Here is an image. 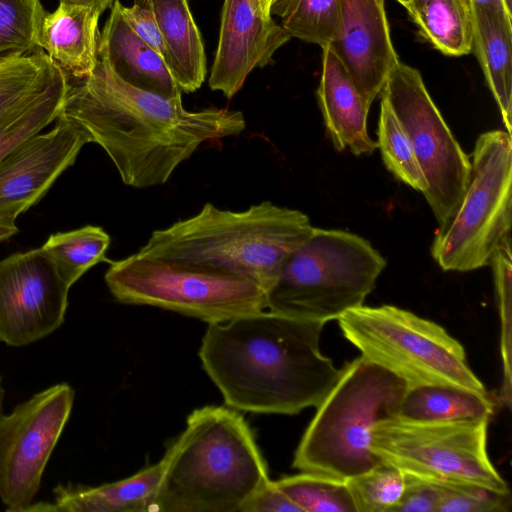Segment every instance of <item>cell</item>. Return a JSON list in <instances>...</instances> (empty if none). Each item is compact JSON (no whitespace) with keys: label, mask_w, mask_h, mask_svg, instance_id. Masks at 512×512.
I'll list each match as a JSON object with an SVG mask.
<instances>
[{"label":"cell","mask_w":512,"mask_h":512,"mask_svg":"<svg viewBox=\"0 0 512 512\" xmlns=\"http://www.w3.org/2000/svg\"><path fill=\"white\" fill-rule=\"evenodd\" d=\"M290 38L264 13L259 0H224L209 87L231 99L249 73L270 64Z\"/></svg>","instance_id":"obj_16"},{"label":"cell","mask_w":512,"mask_h":512,"mask_svg":"<svg viewBox=\"0 0 512 512\" xmlns=\"http://www.w3.org/2000/svg\"><path fill=\"white\" fill-rule=\"evenodd\" d=\"M154 14L166 49L165 62L182 92L201 87L206 56L188 0H134Z\"/></svg>","instance_id":"obj_21"},{"label":"cell","mask_w":512,"mask_h":512,"mask_svg":"<svg viewBox=\"0 0 512 512\" xmlns=\"http://www.w3.org/2000/svg\"><path fill=\"white\" fill-rule=\"evenodd\" d=\"M103 12L94 5L59 1L45 13L39 48L71 78L90 75L98 61V22Z\"/></svg>","instance_id":"obj_19"},{"label":"cell","mask_w":512,"mask_h":512,"mask_svg":"<svg viewBox=\"0 0 512 512\" xmlns=\"http://www.w3.org/2000/svg\"><path fill=\"white\" fill-rule=\"evenodd\" d=\"M438 494L434 485L421 477L405 473V487L392 512H437Z\"/></svg>","instance_id":"obj_34"},{"label":"cell","mask_w":512,"mask_h":512,"mask_svg":"<svg viewBox=\"0 0 512 512\" xmlns=\"http://www.w3.org/2000/svg\"><path fill=\"white\" fill-rule=\"evenodd\" d=\"M17 232L18 228L16 224H7L0 222V241L10 238Z\"/></svg>","instance_id":"obj_38"},{"label":"cell","mask_w":512,"mask_h":512,"mask_svg":"<svg viewBox=\"0 0 512 512\" xmlns=\"http://www.w3.org/2000/svg\"><path fill=\"white\" fill-rule=\"evenodd\" d=\"M407 383L362 355L345 364L316 407L295 451L293 467L345 481L381 460L371 451L373 427L399 415Z\"/></svg>","instance_id":"obj_5"},{"label":"cell","mask_w":512,"mask_h":512,"mask_svg":"<svg viewBox=\"0 0 512 512\" xmlns=\"http://www.w3.org/2000/svg\"><path fill=\"white\" fill-rule=\"evenodd\" d=\"M380 95L410 138L427 182L422 194L440 228L452 216L464 194L471 161L433 102L418 70L399 62Z\"/></svg>","instance_id":"obj_11"},{"label":"cell","mask_w":512,"mask_h":512,"mask_svg":"<svg viewBox=\"0 0 512 512\" xmlns=\"http://www.w3.org/2000/svg\"><path fill=\"white\" fill-rule=\"evenodd\" d=\"M45 13L41 0H0V55L39 48Z\"/></svg>","instance_id":"obj_32"},{"label":"cell","mask_w":512,"mask_h":512,"mask_svg":"<svg viewBox=\"0 0 512 512\" xmlns=\"http://www.w3.org/2000/svg\"><path fill=\"white\" fill-rule=\"evenodd\" d=\"M511 186V134L482 133L475 143L464 194L432 243L431 255L442 270L468 272L489 265L510 235Z\"/></svg>","instance_id":"obj_9"},{"label":"cell","mask_w":512,"mask_h":512,"mask_svg":"<svg viewBox=\"0 0 512 512\" xmlns=\"http://www.w3.org/2000/svg\"><path fill=\"white\" fill-rule=\"evenodd\" d=\"M120 10L135 34L153 48L165 61L166 49L153 12L148 7L135 2L129 7L120 4Z\"/></svg>","instance_id":"obj_35"},{"label":"cell","mask_w":512,"mask_h":512,"mask_svg":"<svg viewBox=\"0 0 512 512\" xmlns=\"http://www.w3.org/2000/svg\"><path fill=\"white\" fill-rule=\"evenodd\" d=\"M271 2L272 0H259V3L264 11V13L267 15V16H271L270 14V5H271Z\"/></svg>","instance_id":"obj_40"},{"label":"cell","mask_w":512,"mask_h":512,"mask_svg":"<svg viewBox=\"0 0 512 512\" xmlns=\"http://www.w3.org/2000/svg\"><path fill=\"white\" fill-rule=\"evenodd\" d=\"M356 512H392L405 487V472L380 461L370 470L345 480Z\"/></svg>","instance_id":"obj_31"},{"label":"cell","mask_w":512,"mask_h":512,"mask_svg":"<svg viewBox=\"0 0 512 512\" xmlns=\"http://www.w3.org/2000/svg\"><path fill=\"white\" fill-rule=\"evenodd\" d=\"M59 1H67V2L94 5L97 8H99L102 12H104L114 2V0H59Z\"/></svg>","instance_id":"obj_37"},{"label":"cell","mask_w":512,"mask_h":512,"mask_svg":"<svg viewBox=\"0 0 512 512\" xmlns=\"http://www.w3.org/2000/svg\"><path fill=\"white\" fill-rule=\"evenodd\" d=\"M471 2H472V5H476V6H492L495 8L503 9L508 14L512 15L511 13H509L507 11L502 0H471Z\"/></svg>","instance_id":"obj_39"},{"label":"cell","mask_w":512,"mask_h":512,"mask_svg":"<svg viewBox=\"0 0 512 512\" xmlns=\"http://www.w3.org/2000/svg\"><path fill=\"white\" fill-rule=\"evenodd\" d=\"M68 89L61 71L52 80L0 111V160L59 117Z\"/></svg>","instance_id":"obj_23"},{"label":"cell","mask_w":512,"mask_h":512,"mask_svg":"<svg viewBox=\"0 0 512 512\" xmlns=\"http://www.w3.org/2000/svg\"><path fill=\"white\" fill-rule=\"evenodd\" d=\"M4 396H5V390L2 385V377L0 376V416L2 415Z\"/></svg>","instance_id":"obj_41"},{"label":"cell","mask_w":512,"mask_h":512,"mask_svg":"<svg viewBox=\"0 0 512 512\" xmlns=\"http://www.w3.org/2000/svg\"><path fill=\"white\" fill-rule=\"evenodd\" d=\"M104 278L119 302L155 306L208 324L266 310L259 284L199 264L136 253L112 261Z\"/></svg>","instance_id":"obj_8"},{"label":"cell","mask_w":512,"mask_h":512,"mask_svg":"<svg viewBox=\"0 0 512 512\" xmlns=\"http://www.w3.org/2000/svg\"><path fill=\"white\" fill-rule=\"evenodd\" d=\"M386 266L369 241L354 233L314 227L283 264L266 293V309L326 323L363 305Z\"/></svg>","instance_id":"obj_6"},{"label":"cell","mask_w":512,"mask_h":512,"mask_svg":"<svg viewBox=\"0 0 512 512\" xmlns=\"http://www.w3.org/2000/svg\"><path fill=\"white\" fill-rule=\"evenodd\" d=\"M60 114L88 143L103 148L123 183L134 188L166 183L201 144L239 135L246 127L240 111H188L182 97L135 87L100 58L90 75L68 77Z\"/></svg>","instance_id":"obj_1"},{"label":"cell","mask_w":512,"mask_h":512,"mask_svg":"<svg viewBox=\"0 0 512 512\" xmlns=\"http://www.w3.org/2000/svg\"><path fill=\"white\" fill-rule=\"evenodd\" d=\"M110 236L99 226L86 225L49 236L41 247L71 287L90 268L101 262L111 263L106 252Z\"/></svg>","instance_id":"obj_26"},{"label":"cell","mask_w":512,"mask_h":512,"mask_svg":"<svg viewBox=\"0 0 512 512\" xmlns=\"http://www.w3.org/2000/svg\"><path fill=\"white\" fill-rule=\"evenodd\" d=\"M378 142L387 169L409 187L425 192L427 182L417 162L410 138L389 103L381 97Z\"/></svg>","instance_id":"obj_28"},{"label":"cell","mask_w":512,"mask_h":512,"mask_svg":"<svg viewBox=\"0 0 512 512\" xmlns=\"http://www.w3.org/2000/svg\"><path fill=\"white\" fill-rule=\"evenodd\" d=\"M397 2H399L401 5H403L404 7H406L409 3V0H396Z\"/></svg>","instance_id":"obj_43"},{"label":"cell","mask_w":512,"mask_h":512,"mask_svg":"<svg viewBox=\"0 0 512 512\" xmlns=\"http://www.w3.org/2000/svg\"><path fill=\"white\" fill-rule=\"evenodd\" d=\"M47 132H39L0 160V222L15 224L72 166L88 143L61 114Z\"/></svg>","instance_id":"obj_14"},{"label":"cell","mask_w":512,"mask_h":512,"mask_svg":"<svg viewBox=\"0 0 512 512\" xmlns=\"http://www.w3.org/2000/svg\"><path fill=\"white\" fill-rule=\"evenodd\" d=\"M324 325L265 310L211 323L199 357L227 406L298 414L316 408L340 374L319 348Z\"/></svg>","instance_id":"obj_2"},{"label":"cell","mask_w":512,"mask_h":512,"mask_svg":"<svg viewBox=\"0 0 512 512\" xmlns=\"http://www.w3.org/2000/svg\"><path fill=\"white\" fill-rule=\"evenodd\" d=\"M74 390L55 384L0 416V500L9 512H27L49 458L70 417Z\"/></svg>","instance_id":"obj_12"},{"label":"cell","mask_w":512,"mask_h":512,"mask_svg":"<svg viewBox=\"0 0 512 512\" xmlns=\"http://www.w3.org/2000/svg\"><path fill=\"white\" fill-rule=\"evenodd\" d=\"M69 289L41 247L0 260V341L25 346L57 330Z\"/></svg>","instance_id":"obj_13"},{"label":"cell","mask_w":512,"mask_h":512,"mask_svg":"<svg viewBox=\"0 0 512 512\" xmlns=\"http://www.w3.org/2000/svg\"><path fill=\"white\" fill-rule=\"evenodd\" d=\"M163 458L153 512H239L269 480L253 432L231 407L195 409Z\"/></svg>","instance_id":"obj_3"},{"label":"cell","mask_w":512,"mask_h":512,"mask_svg":"<svg viewBox=\"0 0 512 512\" xmlns=\"http://www.w3.org/2000/svg\"><path fill=\"white\" fill-rule=\"evenodd\" d=\"M327 46L369 104L400 62L390 37L384 0H338Z\"/></svg>","instance_id":"obj_15"},{"label":"cell","mask_w":512,"mask_h":512,"mask_svg":"<svg viewBox=\"0 0 512 512\" xmlns=\"http://www.w3.org/2000/svg\"><path fill=\"white\" fill-rule=\"evenodd\" d=\"M489 419L435 422L398 415L373 427L370 448L405 473L509 492L487 452Z\"/></svg>","instance_id":"obj_10"},{"label":"cell","mask_w":512,"mask_h":512,"mask_svg":"<svg viewBox=\"0 0 512 512\" xmlns=\"http://www.w3.org/2000/svg\"><path fill=\"white\" fill-rule=\"evenodd\" d=\"M428 481L438 494L437 512H508L511 509L510 491L499 492L464 482Z\"/></svg>","instance_id":"obj_33"},{"label":"cell","mask_w":512,"mask_h":512,"mask_svg":"<svg viewBox=\"0 0 512 512\" xmlns=\"http://www.w3.org/2000/svg\"><path fill=\"white\" fill-rule=\"evenodd\" d=\"M338 0H272L270 14L290 36L321 48L328 45L334 29Z\"/></svg>","instance_id":"obj_27"},{"label":"cell","mask_w":512,"mask_h":512,"mask_svg":"<svg viewBox=\"0 0 512 512\" xmlns=\"http://www.w3.org/2000/svg\"><path fill=\"white\" fill-rule=\"evenodd\" d=\"M313 229L303 212L270 201L243 211L206 203L196 215L155 230L137 253L229 272L256 282L267 293Z\"/></svg>","instance_id":"obj_4"},{"label":"cell","mask_w":512,"mask_h":512,"mask_svg":"<svg viewBox=\"0 0 512 512\" xmlns=\"http://www.w3.org/2000/svg\"><path fill=\"white\" fill-rule=\"evenodd\" d=\"M494 401L488 393L446 386L408 387L399 416L419 421H464L490 418Z\"/></svg>","instance_id":"obj_25"},{"label":"cell","mask_w":512,"mask_h":512,"mask_svg":"<svg viewBox=\"0 0 512 512\" xmlns=\"http://www.w3.org/2000/svg\"><path fill=\"white\" fill-rule=\"evenodd\" d=\"M421 35L449 56L471 53L474 29L471 0H409L405 7Z\"/></svg>","instance_id":"obj_24"},{"label":"cell","mask_w":512,"mask_h":512,"mask_svg":"<svg viewBox=\"0 0 512 512\" xmlns=\"http://www.w3.org/2000/svg\"><path fill=\"white\" fill-rule=\"evenodd\" d=\"M322 50V75L317 97L327 134L337 151L349 150L356 156L372 154L377 143L367 130L371 104L357 89L333 51L328 46Z\"/></svg>","instance_id":"obj_17"},{"label":"cell","mask_w":512,"mask_h":512,"mask_svg":"<svg viewBox=\"0 0 512 512\" xmlns=\"http://www.w3.org/2000/svg\"><path fill=\"white\" fill-rule=\"evenodd\" d=\"M121 2L114 0L99 33L97 54L127 83L166 98L182 97V90L164 59L139 38L125 21Z\"/></svg>","instance_id":"obj_18"},{"label":"cell","mask_w":512,"mask_h":512,"mask_svg":"<svg viewBox=\"0 0 512 512\" xmlns=\"http://www.w3.org/2000/svg\"><path fill=\"white\" fill-rule=\"evenodd\" d=\"M275 483L301 512H356L345 481L302 472Z\"/></svg>","instance_id":"obj_30"},{"label":"cell","mask_w":512,"mask_h":512,"mask_svg":"<svg viewBox=\"0 0 512 512\" xmlns=\"http://www.w3.org/2000/svg\"><path fill=\"white\" fill-rule=\"evenodd\" d=\"M337 320L343 336L363 357L408 387L435 385L488 393L468 365L461 343L433 321L393 305H361Z\"/></svg>","instance_id":"obj_7"},{"label":"cell","mask_w":512,"mask_h":512,"mask_svg":"<svg viewBox=\"0 0 512 512\" xmlns=\"http://www.w3.org/2000/svg\"><path fill=\"white\" fill-rule=\"evenodd\" d=\"M472 49L499 107L506 131H512V15L492 6L473 5Z\"/></svg>","instance_id":"obj_22"},{"label":"cell","mask_w":512,"mask_h":512,"mask_svg":"<svg viewBox=\"0 0 512 512\" xmlns=\"http://www.w3.org/2000/svg\"><path fill=\"white\" fill-rule=\"evenodd\" d=\"M63 69L41 48L0 55V111L43 86Z\"/></svg>","instance_id":"obj_29"},{"label":"cell","mask_w":512,"mask_h":512,"mask_svg":"<svg viewBox=\"0 0 512 512\" xmlns=\"http://www.w3.org/2000/svg\"><path fill=\"white\" fill-rule=\"evenodd\" d=\"M164 466L162 458L128 478L97 487L59 484L53 503L32 504L28 511L153 512Z\"/></svg>","instance_id":"obj_20"},{"label":"cell","mask_w":512,"mask_h":512,"mask_svg":"<svg viewBox=\"0 0 512 512\" xmlns=\"http://www.w3.org/2000/svg\"><path fill=\"white\" fill-rule=\"evenodd\" d=\"M502 1H503L504 5H505L507 11L512 14V11H511V8H512L511 0H502Z\"/></svg>","instance_id":"obj_42"},{"label":"cell","mask_w":512,"mask_h":512,"mask_svg":"<svg viewBox=\"0 0 512 512\" xmlns=\"http://www.w3.org/2000/svg\"><path fill=\"white\" fill-rule=\"evenodd\" d=\"M239 512H301L270 479L242 505Z\"/></svg>","instance_id":"obj_36"}]
</instances>
